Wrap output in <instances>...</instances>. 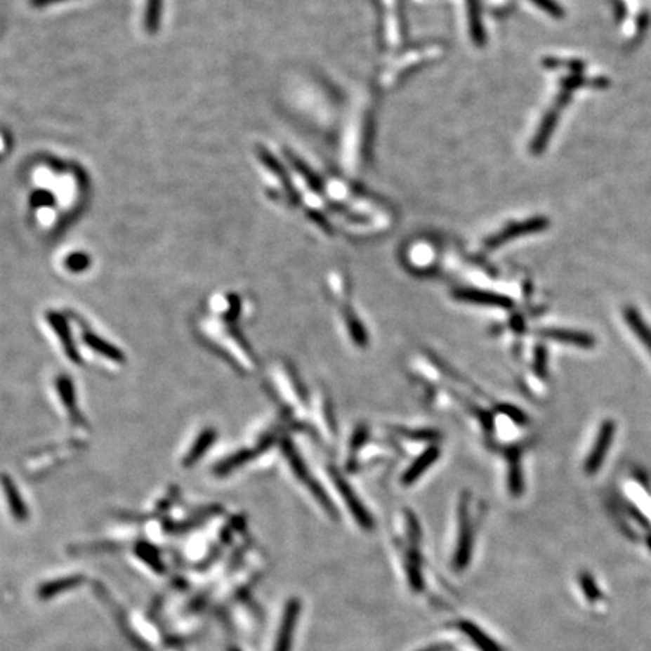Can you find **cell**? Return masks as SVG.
I'll return each mask as SVG.
<instances>
[{
  "label": "cell",
  "instance_id": "cell-1",
  "mask_svg": "<svg viewBox=\"0 0 651 651\" xmlns=\"http://www.w3.org/2000/svg\"><path fill=\"white\" fill-rule=\"evenodd\" d=\"M472 551H473V530L472 522L468 514L466 505L461 502V511H460V528H459V539L457 547L454 552L452 567L456 572H463L464 568L472 560Z\"/></svg>",
  "mask_w": 651,
  "mask_h": 651
},
{
  "label": "cell",
  "instance_id": "cell-2",
  "mask_svg": "<svg viewBox=\"0 0 651 651\" xmlns=\"http://www.w3.org/2000/svg\"><path fill=\"white\" fill-rule=\"evenodd\" d=\"M284 454H285L287 461L289 463V466H291V469H293V472H294L296 477H297L298 480H301L302 482L306 484V487L309 489V492L314 493L313 496H315L317 501L320 502V505L323 506V510H324L327 514L332 515V518L335 519V518H336V511H335V508L332 506V502H330V501L327 499V496L322 492V489L318 487V485L315 484V481H313L311 478H309L308 469L305 468L303 461H302L301 459H298L297 452L294 451V448H293L291 443H284Z\"/></svg>",
  "mask_w": 651,
  "mask_h": 651
},
{
  "label": "cell",
  "instance_id": "cell-3",
  "mask_svg": "<svg viewBox=\"0 0 651 651\" xmlns=\"http://www.w3.org/2000/svg\"><path fill=\"white\" fill-rule=\"evenodd\" d=\"M615 430H617V426H615L614 421L606 419L605 422H602V426H600V428H598V433H597V439L594 442V447H593L591 452L588 454L586 461H585L586 475H594V473H597L598 469H600V466L605 461L606 454H607L609 448H611Z\"/></svg>",
  "mask_w": 651,
  "mask_h": 651
},
{
  "label": "cell",
  "instance_id": "cell-4",
  "mask_svg": "<svg viewBox=\"0 0 651 651\" xmlns=\"http://www.w3.org/2000/svg\"><path fill=\"white\" fill-rule=\"evenodd\" d=\"M301 611H302L301 600L296 597L289 598L284 609L281 627H279L273 651H291L293 638H294L297 619H298V615H301Z\"/></svg>",
  "mask_w": 651,
  "mask_h": 651
},
{
  "label": "cell",
  "instance_id": "cell-5",
  "mask_svg": "<svg viewBox=\"0 0 651 651\" xmlns=\"http://www.w3.org/2000/svg\"><path fill=\"white\" fill-rule=\"evenodd\" d=\"M330 475H332V481L335 484V487L338 489V492L341 494H343V499H344V502L347 505V508L351 511V514H353V518L357 522V525L362 526V528L367 530V531L373 530L374 520L371 519V515L365 510L364 504H360V501L356 498L355 492L348 487V485L346 484V481L341 478L335 471L330 472Z\"/></svg>",
  "mask_w": 651,
  "mask_h": 651
},
{
  "label": "cell",
  "instance_id": "cell-6",
  "mask_svg": "<svg viewBox=\"0 0 651 651\" xmlns=\"http://www.w3.org/2000/svg\"><path fill=\"white\" fill-rule=\"evenodd\" d=\"M47 322L50 323L51 329H53V332L56 334L59 343L62 344V347H64L67 357L72 362V364L79 365L81 359H80L79 351L76 350L74 343H72V338H71V334H70V327H68V324L65 322V318L62 315H59L58 313H48L47 314Z\"/></svg>",
  "mask_w": 651,
  "mask_h": 651
},
{
  "label": "cell",
  "instance_id": "cell-7",
  "mask_svg": "<svg viewBox=\"0 0 651 651\" xmlns=\"http://www.w3.org/2000/svg\"><path fill=\"white\" fill-rule=\"evenodd\" d=\"M0 485H2L4 493H5V499L8 502L9 511L14 515V519L17 522H26L29 518V511L25 501L22 499V494H20L17 485L14 480H11L8 475H0Z\"/></svg>",
  "mask_w": 651,
  "mask_h": 651
},
{
  "label": "cell",
  "instance_id": "cell-8",
  "mask_svg": "<svg viewBox=\"0 0 651 651\" xmlns=\"http://www.w3.org/2000/svg\"><path fill=\"white\" fill-rule=\"evenodd\" d=\"M456 624L460 632L466 635L471 639V643L480 651H505L502 645H499L493 638H490L484 630L469 622V619H460Z\"/></svg>",
  "mask_w": 651,
  "mask_h": 651
},
{
  "label": "cell",
  "instance_id": "cell-9",
  "mask_svg": "<svg viewBox=\"0 0 651 651\" xmlns=\"http://www.w3.org/2000/svg\"><path fill=\"white\" fill-rule=\"evenodd\" d=\"M541 335L547 339L558 341L563 344H572L582 348H591L596 346V339L593 335L581 332V330H567V329H546Z\"/></svg>",
  "mask_w": 651,
  "mask_h": 651
},
{
  "label": "cell",
  "instance_id": "cell-10",
  "mask_svg": "<svg viewBox=\"0 0 651 651\" xmlns=\"http://www.w3.org/2000/svg\"><path fill=\"white\" fill-rule=\"evenodd\" d=\"M410 549L406 552V561L405 568L407 574L409 585L412 586L413 593H421L423 590V574H422V560L419 555V549L415 543H410Z\"/></svg>",
  "mask_w": 651,
  "mask_h": 651
},
{
  "label": "cell",
  "instance_id": "cell-11",
  "mask_svg": "<svg viewBox=\"0 0 651 651\" xmlns=\"http://www.w3.org/2000/svg\"><path fill=\"white\" fill-rule=\"evenodd\" d=\"M456 297L468 303L482 305V306H496V308H511L513 306V302L508 297L494 294V293L475 291V289H461V291L456 293Z\"/></svg>",
  "mask_w": 651,
  "mask_h": 651
},
{
  "label": "cell",
  "instance_id": "cell-12",
  "mask_svg": "<svg viewBox=\"0 0 651 651\" xmlns=\"http://www.w3.org/2000/svg\"><path fill=\"white\" fill-rule=\"evenodd\" d=\"M438 457H439V449L436 447H431L427 451H423L421 456L412 463V466L407 468L405 475H402V484L409 485V484L415 482L421 475L438 460Z\"/></svg>",
  "mask_w": 651,
  "mask_h": 651
},
{
  "label": "cell",
  "instance_id": "cell-13",
  "mask_svg": "<svg viewBox=\"0 0 651 651\" xmlns=\"http://www.w3.org/2000/svg\"><path fill=\"white\" fill-rule=\"evenodd\" d=\"M624 320L630 330L638 336L640 343L644 344V347L648 350V353L651 355V329L648 324L644 322V318L640 317V314L636 311L635 308L627 306L624 308Z\"/></svg>",
  "mask_w": 651,
  "mask_h": 651
},
{
  "label": "cell",
  "instance_id": "cell-14",
  "mask_svg": "<svg viewBox=\"0 0 651 651\" xmlns=\"http://www.w3.org/2000/svg\"><path fill=\"white\" fill-rule=\"evenodd\" d=\"M217 438V433L213 428H205L199 433V436L196 438L195 443L192 445L190 451L185 454V457L183 460V464L185 468L192 466L196 461H199L204 454L210 449V447L214 443Z\"/></svg>",
  "mask_w": 651,
  "mask_h": 651
},
{
  "label": "cell",
  "instance_id": "cell-15",
  "mask_svg": "<svg viewBox=\"0 0 651 651\" xmlns=\"http://www.w3.org/2000/svg\"><path fill=\"white\" fill-rule=\"evenodd\" d=\"M84 341L89 348H92V351H96V353L105 356L106 359L113 360L115 364H124V360H126V356H124V353L118 347L107 343V341L100 338L98 335L86 332L84 335Z\"/></svg>",
  "mask_w": 651,
  "mask_h": 651
},
{
  "label": "cell",
  "instance_id": "cell-16",
  "mask_svg": "<svg viewBox=\"0 0 651 651\" xmlns=\"http://www.w3.org/2000/svg\"><path fill=\"white\" fill-rule=\"evenodd\" d=\"M56 388L59 392V397L62 398V402L70 413V416L72 421H80V415L77 412V402H76V395H74V388H72L71 380L65 376H62L56 381Z\"/></svg>",
  "mask_w": 651,
  "mask_h": 651
},
{
  "label": "cell",
  "instance_id": "cell-17",
  "mask_svg": "<svg viewBox=\"0 0 651 651\" xmlns=\"http://www.w3.org/2000/svg\"><path fill=\"white\" fill-rule=\"evenodd\" d=\"M546 226H547V221H546V219H534V221H528V222L520 223V225H515V226H513V228L506 230L505 232H502L501 235L496 237V240L492 243V246H498V244L504 243L505 240L513 239V237L541 231V230L546 228Z\"/></svg>",
  "mask_w": 651,
  "mask_h": 651
},
{
  "label": "cell",
  "instance_id": "cell-18",
  "mask_svg": "<svg viewBox=\"0 0 651 651\" xmlns=\"http://www.w3.org/2000/svg\"><path fill=\"white\" fill-rule=\"evenodd\" d=\"M254 456H255V454L251 449L237 451L235 454H232L231 457H226L223 461H221L219 464H216L214 473L219 475V477L228 475V473L234 472L237 468L243 466V464H246L247 461H251L254 459Z\"/></svg>",
  "mask_w": 651,
  "mask_h": 651
},
{
  "label": "cell",
  "instance_id": "cell-19",
  "mask_svg": "<svg viewBox=\"0 0 651 651\" xmlns=\"http://www.w3.org/2000/svg\"><path fill=\"white\" fill-rule=\"evenodd\" d=\"M81 581H84V579H81L80 576H71V577H65V579H59V581H53V582H48L46 585H43L39 588V597L41 598H50V597H53L59 593H64L67 590H70V588H74L77 585L81 584Z\"/></svg>",
  "mask_w": 651,
  "mask_h": 651
},
{
  "label": "cell",
  "instance_id": "cell-20",
  "mask_svg": "<svg viewBox=\"0 0 651 651\" xmlns=\"http://www.w3.org/2000/svg\"><path fill=\"white\" fill-rule=\"evenodd\" d=\"M510 475H508V482H510V492L513 496H520L523 492V478H522V469H520V456L518 451H514L510 454Z\"/></svg>",
  "mask_w": 651,
  "mask_h": 651
},
{
  "label": "cell",
  "instance_id": "cell-21",
  "mask_svg": "<svg viewBox=\"0 0 651 651\" xmlns=\"http://www.w3.org/2000/svg\"><path fill=\"white\" fill-rule=\"evenodd\" d=\"M579 584H581L582 591H584L588 602L596 603L598 598L602 597V593H600V590H598V586H597V584L594 581L593 574H590L588 572H582L581 574H579Z\"/></svg>",
  "mask_w": 651,
  "mask_h": 651
},
{
  "label": "cell",
  "instance_id": "cell-22",
  "mask_svg": "<svg viewBox=\"0 0 651 651\" xmlns=\"http://www.w3.org/2000/svg\"><path fill=\"white\" fill-rule=\"evenodd\" d=\"M89 264H91L89 256L86 254H81V252L71 254L65 260V267L72 273L85 272L86 268L89 267Z\"/></svg>",
  "mask_w": 651,
  "mask_h": 651
},
{
  "label": "cell",
  "instance_id": "cell-23",
  "mask_svg": "<svg viewBox=\"0 0 651 651\" xmlns=\"http://www.w3.org/2000/svg\"><path fill=\"white\" fill-rule=\"evenodd\" d=\"M160 15V0H150L148 2V11H147V27L151 30L157 29Z\"/></svg>",
  "mask_w": 651,
  "mask_h": 651
},
{
  "label": "cell",
  "instance_id": "cell-24",
  "mask_svg": "<svg viewBox=\"0 0 651 651\" xmlns=\"http://www.w3.org/2000/svg\"><path fill=\"white\" fill-rule=\"evenodd\" d=\"M534 369L540 377H546V368H547V353L544 347H537L535 356H534Z\"/></svg>",
  "mask_w": 651,
  "mask_h": 651
},
{
  "label": "cell",
  "instance_id": "cell-25",
  "mask_svg": "<svg viewBox=\"0 0 651 651\" xmlns=\"http://www.w3.org/2000/svg\"><path fill=\"white\" fill-rule=\"evenodd\" d=\"M138 553L143 558V561H148L150 565H151L152 568H156V570H162V564H160V561H159V558H157L156 552L151 551L150 547H147V546L139 547Z\"/></svg>",
  "mask_w": 651,
  "mask_h": 651
},
{
  "label": "cell",
  "instance_id": "cell-26",
  "mask_svg": "<svg viewBox=\"0 0 651 651\" xmlns=\"http://www.w3.org/2000/svg\"><path fill=\"white\" fill-rule=\"evenodd\" d=\"M534 2H537L540 6H543L546 11H549V14H552L555 17H561L563 15L561 8L558 6L556 4H553L552 0H534Z\"/></svg>",
  "mask_w": 651,
  "mask_h": 651
},
{
  "label": "cell",
  "instance_id": "cell-27",
  "mask_svg": "<svg viewBox=\"0 0 651 651\" xmlns=\"http://www.w3.org/2000/svg\"><path fill=\"white\" fill-rule=\"evenodd\" d=\"M454 647L447 643H439V644H431L428 647H423L418 651H451Z\"/></svg>",
  "mask_w": 651,
  "mask_h": 651
},
{
  "label": "cell",
  "instance_id": "cell-28",
  "mask_svg": "<svg viewBox=\"0 0 651 651\" xmlns=\"http://www.w3.org/2000/svg\"><path fill=\"white\" fill-rule=\"evenodd\" d=\"M58 2H65V0H30V4H32V6L35 8H43V6L53 5Z\"/></svg>",
  "mask_w": 651,
  "mask_h": 651
},
{
  "label": "cell",
  "instance_id": "cell-29",
  "mask_svg": "<svg viewBox=\"0 0 651 651\" xmlns=\"http://www.w3.org/2000/svg\"><path fill=\"white\" fill-rule=\"evenodd\" d=\"M647 544H648V547L651 549V532L647 535Z\"/></svg>",
  "mask_w": 651,
  "mask_h": 651
},
{
  "label": "cell",
  "instance_id": "cell-30",
  "mask_svg": "<svg viewBox=\"0 0 651 651\" xmlns=\"http://www.w3.org/2000/svg\"><path fill=\"white\" fill-rule=\"evenodd\" d=\"M231 651H239V650H231Z\"/></svg>",
  "mask_w": 651,
  "mask_h": 651
}]
</instances>
